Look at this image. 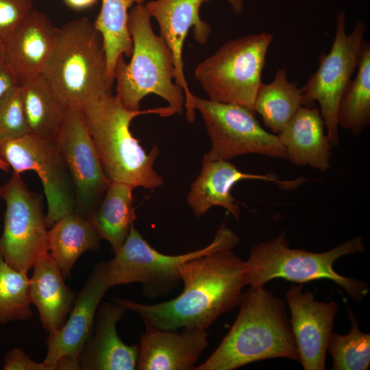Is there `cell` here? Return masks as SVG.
Segmentation results:
<instances>
[{
    "mask_svg": "<svg viewBox=\"0 0 370 370\" xmlns=\"http://www.w3.org/2000/svg\"><path fill=\"white\" fill-rule=\"evenodd\" d=\"M20 90L29 133L54 139L69 108L67 101L43 74L21 80Z\"/></svg>",
    "mask_w": 370,
    "mask_h": 370,
    "instance_id": "23",
    "label": "cell"
},
{
    "mask_svg": "<svg viewBox=\"0 0 370 370\" xmlns=\"http://www.w3.org/2000/svg\"><path fill=\"white\" fill-rule=\"evenodd\" d=\"M303 285L291 286L286 293L290 323L299 362L304 370H324L328 340L338 312L335 301L321 302Z\"/></svg>",
    "mask_w": 370,
    "mask_h": 370,
    "instance_id": "14",
    "label": "cell"
},
{
    "mask_svg": "<svg viewBox=\"0 0 370 370\" xmlns=\"http://www.w3.org/2000/svg\"><path fill=\"white\" fill-rule=\"evenodd\" d=\"M366 23L359 21L350 34L346 31V14L336 15L334 38L328 53H322L319 64L301 88L304 106L319 104L327 136L333 147L338 144L337 112L341 97L357 68L364 43Z\"/></svg>",
    "mask_w": 370,
    "mask_h": 370,
    "instance_id": "9",
    "label": "cell"
},
{
    "mask_svg": "<svg viewBox=\"0 0 370 370\" xmlns=\"http://www.w3.org/2000/svg\"><path fill=\"white\" fill-rule=\"evenodd\" d=\"M3 370H56L50 365L37 362L32 360L23 349L14 348L8 352L5 357Z\"/></svg>",
    "mask_w": 370,
    "mask_h": 370,
    "instance_id": "33",
    "label": "cell"
},
{
    "mask_svg": "<svg viewBox=\"0 0 370 370\" xmlns=\"http://www.w3.org/2000/svg\"><path fill=\"white\" fill-rule=\"evenodd\" d=\"M210 1V0H205V1ZM225 1H227L229 3L232 10L234 12L235 14H240L242 13L244 8L243 0H225Z\"/></svg>",
    "mask_w": 370,
    "mask_h": 370,
    "instance_id": "36",
    "label": "cell"
},
{
    "mask_svg": "<svg viewBox=\"0 0 370 370\" xmlns=\"http://www.w3.org/2000/svg\"><path fill=\"white\" fill-rule=\"evenodd\" d=\"M32 10V0H0V41L5 43Z\"/></svg>",
    "mask_w": 370,
    "mask_h": 370,
    "instance_id": "32",
    "label": "cell"
},
{
    "mask_svg": "<svg viewBox=\"0 0 370 370\" xmlns=\"http://www.w3.org/2000/svg\"><path fill=\"white\" fill-rule=\"evenodd\" d=\"M338 127L354 136L360 135L370 123V45L364 42L357 65V73L344 91L337 112Z\"/></svg>",
    "mask_w": 370,
    "mask_h": 370,
    "instance_id": "28",
    "label": "cell"
},
{
    "mask_svg": "<svg viewBox=\"0 0 370 370\" xmlns=\"http://www.w3.org/2000/svg\"><path fill=\"white\" fill-rule=\"evenodd\" d=\"M30 278L10 267L0 254V323L31 317Z\"/></svg>",
    "mask_w": 370,
    "mask_h": 370,
    "instance_id": "29",
    "label": "cell"
},
{
    "mask_svg": "<svg viewBox=\"0 0 370 370\" xmlns=\"http://www.w3.org/2000/svg\"><path fill=\"white\" fill-rule=\"evenodd\" d=\"M262 180L277 183L281 188L292 189L306 181V178L282 180L273 174H255L240 171L229 160H203L201 171L190 184L187 202L197 217L205 214L214 206L226 209L236 220L241 210L232 195V189L243 180Z\"/></svg>",
    "mask_w": 370,
    "mask_h": 370,
    "instance_id": "16",
    "label": "cell"
},
{
    "mask_svg": "<svg viewBox=\"0 0 370 370\" xmlns=\"http://www.w3.org/2000/svg\"><path fill=\"white\" fill-rule=\"evenodd\" d=\"M58 30L44 13L32 10L4 43L5 62L21 80L42 74Z\"/></svg>",
    "mask_w": 370,
    "mask_h": 370,
    "instance_id": "20",
    "label": "cell"
},
{
    "mask_svg": "<svg viewBox=\"0 0 370 370\" xmlns=\"http://www.w3.org/2000/svg\"><path fill=\"white\" fill-rule=\"evenodd\" d=\"M81 110L103 172L110 182L145 189L162 184L163 178L154 169L158 147L154 145L147 152L133 136L130 125L134 118L143 114L173 115V108L132 110L125 108L116 95L108 93Z\"/></svg>",
    "mask_w": 370,
    "mask_h": 370,
    "instance_id": "3",
    "label": "cell"
},
{
    "mask_svg": "<svg viewBox=\"0 0 370 370\" xmlns=\"http://www.w3.org/2000/svg\"><path fill=\"white\" fill-rule=\"evenodd\" d=\"M65 4L73 10H82L93 6L97 0H63Z\"/></svg>",
    "mask_w": 370,
    "mask_h": 370,
    "instance_id": "35",
    "label": "cell"
},
{
    "mask_svg": "<svg viewBox=\"0 0 370 370\" xmlns=\"http://www.w3.org/2000/svg\"><path fill=\"white\" fill-rule=\"evenodd\" d=\"M54 140L74 186L75 212L88 219L110 181L103 172L81 109L69 106Z\"/></svg>",
    "mask_w": 370,
    "mask_h": 370,
    "instance_id": "13",
    "label": "cell"
},
{
    "mask_svg": "<svg viewBox=\"0 0 370 370\" xmlns=\"http://www.w3.org/2000/svg\"><path fill=\"white\" fill-rule=\"evenodd\" d=\"M0 158L13 172L35 171L47 199L46 225L50 228L62 217L74 212V186L54 139L28 134L0 145Z\"/></svg>",
    "mask_w": 370,
    "mask_h": 370,
    "instance_id": "12",
    "label": "cell"
},
{
    "mask_svg": "<svg viewBox=\"0 0 370 370\" xmlns=\"http://www.w3.org/2000/svg\"><path fill=\"white\" fill-rule=\"evenodd\" d=\"M304 105L301 88L289 82L286 69L281 68L276 71L271 82H262L254 110L260 115L267 127L278 134Z\"/></svg>",
    "mask_w": 370,
    "mask_h": 370,
    "instance_id": "26",
    "label": "cell"
},
{
    "mask_svg": "<svg viewBox=\"0 0 370 370\" xmlns=\"http://www.w3.org/2000/svg\"><path fill=\"white\" fill-rule=\"evenodd\" d=\"M9 165L0 158V171H8L10 169Z\"/></svg>",
    "mask_w": 370,
    "mask_h": 370,
    "instance_id": "38",
    "label": "cell"
},
{
    "mask_svg": "<svg viewBox=\"0 0 370 370\" xmlns=\"http://www.w3.org/2000/svg\"><path fill=\"white\" fill-rule=\"evenodd\" d=\"M207 330L147 328L138 345L136 369L191 370L208 345Z\"/></svg>",
    "mask_w": 370,
    "mask_h": 370,
    "instance_id": "18",
    "label": "cell"
},
{
    "mask_svg": "<svg viewBox=\"0 0 370 370\" xmlns=\"http://www.w3.org/2000/svg\"><path fill=\"white\" fill-rule=\"evenodd\" d=\"M125 310L114 301L99 304L92 330L79 356L81 369H136L138 345L124 343L116 332V323Z\"/></svg>",
    "mask_w": 370,
    "mask_h": 370,
    "instance_id": "19",
    "label": "cell"
},
{
    "mask_svg": "<svg viewBox=\"0 0 370 370\" xmlns=\"http://www.w3.org/2000/svg\"><path fill=\"white\" fill-rule=\"evenodd\" d=\"M195 110L199 112L211 142L205 160H230L250 153L287 159L278 136L265 130L247 108L194 95Z\"/></svg>",
    "mask_w": 370,
    "mask_h": 370,
    "instance_id": "10",
    "label": "cell"
},
{
    "mask_svg": "<svg viewBox=\"0 0 370 370\" xmlns=\"http://www.w3.org/2000/svg\"><path fill=\"white\" fill-rule=\"evenodd\" d=\"M21 84V79L4 62L0 66V101L14 88Z\"/></svg>",
    "mask_w": 370,
    "mask_h": 370,
    "instance_id": "34",
    "label": "cell"
},
{
    "mask_svg": "<svg viewBox=\"0 0 370 370\" xmlns=\"http://www.w3.org/2000/svg\"><path fill=\"white\" fill-rule=\"evenodd\" d=\"M362 238L354 237L324 252H312L289 247L285 232L273 239L254 245L247 263V282L250 286H264L276 278L302 284L326 279L343 287L356 301L369 292L360 280L343 276L334 269L341 257L363 252Z\"/></svg>",
    "mask_w": 370,
    "mask_h": 370,
    "instance_id": "6",
    "label": "cell"
},
{
    "mask_svg": "<svg viewBox=\"0 0 370 370\" xmlns=\"http://www.w3.org/2000/svg\"><path fill=\"white\" fill-rule=\"evenodd\" d=\"M42 74L71 107L82 109L112 93L103 38L93 22L82 17L59 28Z\"/></svg>",
    "mask_w": 370,
    "mask_h": 370,
    "instance_id": "5",
    "label": "cell"
},
{
    "mask_svg": "<svg viewBox=\"0 0 370 370\" xmlns=\"http://www.w3.org/2000/svg\"><path fill=\"white\" fill-rule=\"evenodd\" d=\"M100 240L89 220L74 212L58 219L47 231L48 252L67 278L78 258L97 249Z\"/></svg>",
    "mask_w": 370,
    "mask_h": 370,
    "instance_id": "25",
    "label": "cell"
},
{
    "mask_svg": "<svg viewBox=\"0 0 370 370\" xmlns=\"http://www.w3.org/2000/svg\"><path fill=\"white\" fill-rule=\"evenodd\" d=\"M238 243V236L223 223L207 246L186 254L167 255L152 247L133 225L114 258L103 262L105 278L110 287L139 282L146 297L164 296L179 285L180 269L185 262L212 252L233 249Z\"/></svg>",
    "mask_w": 370,
    "mask_h": 370,
    "instance_id": "7",
    "label": "cell"
},
{
    "mask_svg": "<svg viewBox=\"0 0 370 370\" xmlns=\"http://www.w3.org/2000/svg\"><path fill=\"white\" fill-rule=\"evenodd\" d=\"M33 268L31 301L38 310L43 328L53 334L66 321L76 296L64 282L61 269L49 252Z\"/></svg>",
    "mask_w": 370,
    "mask_h": 370,
    "instance_id": "22",
    "label": "cell"
},
{
    "mask_svg": "<svg viewBox=\"0 0 370 370\" xmlns=\"http://www.w3.org/2000/svg\"><path fill=\"white\" fill-rule=\"evenodd\" d=\"M134 188L123 182H110L99 206L88 218L99 238L110 243L114 253L134 225Z\"/></svg>",
    "mask_w": 370,
    "mask_h": 370,
    "instance_id": "24",
    "label": "cell"
},
{
    "mask_svg": "<svg viewBox=\"0 0 370 370\" xmlns=\"http://www.w3.org/2000/svg\"><path fill=\"white\" fill-rule=\"evenodd\" d=\"M287 160L297 166H310L320 171L330 169L331 144L319 108L302 106L277 134Z\"/></svg>",
    "mask_w": 370,
    "mask_h": 370,
    "instance_id": "21",
    "label": "cell"
},
{
    "mask_svg": "<svg viewBox=\"0 0 370 370\" xmlns=\"http://www.w3.org/2000/svg\"><path fill=\"white\" fill-rule=\"evenodd\" d=\"M273 39L271 34L262 32L230 40L199 62L194 75L208 99L237 104L254 112L256 97Z\"/></svg>",
    "mask_w": 370,
    "mask_h": 370,
    "instance_id": "8",
    "label": "cell"
},
{
    "mask_svg": "<svg viewBox=\"0 0 370 370\" xmlns=\"http://www.w3.org/2000/svg\"><path fill=\"white\" fill-rule=\"evenodd\" d=\"M145 0H101L100 11L93 22L101 35L106 56L107 77L114 83V68L119 58L130 57L132 40L128 29V15L132 6Z\"/></svg>",
    "mask_w": 370,
    "mask_h": 370,
    "instance_id": "27",
    "label": "cell"
},
{
    "mask_svg": "<svg viewBox=\"0 0 370 370\" xmlns=\"http://www.w3.org/2000/svg\"><path fill=\"white\" fill-rule=\"evenodd\" d=\"M180 273L184 288L171 300L153 304L119 297L112 300L138 314L147 328L208 330L222 314L238 306L247 285L246 261L232 249L188 260Z\"/></svg>",
    "mask_w": 370,
    "mask_h": 370,
    "instance_id": "1",
    "label": "cell"
},
{
    "mask_svg": "<svg viewBox=\"0 0 370 370\" xmlns=\"http://www.w3.org/2000/svg\"><path fill=\"white\" fill-rule=\"evenodd\" d=\"M352 323L346 334L331 333L327 351L333 360V370H367L370 365V334L359 330L358 321L348 307Z\"/></svg>",
    "mask_w": 370,
    "mask_h": 370,
    "instance_id": "30",
    "label": "cell"
},
{
    "mask_svg": "<svg viewBox=\"0 0 370 370\" xmlns=\"http://www.w3.org/2000/svg\"><path fill=\"white\" fill-rule=\"evenodd\" d=\"M5 62V44L0 41V66Z\"/></svg>",
    "mask_w": 370,
    "mask_h": 370,
    "instance_id": "37",
    "label": "cell"
},
{
    "mask_svg": "<svg viewBox=\"0 0 370 370\" xmlns=\"http://www.w3.org/2000/svg\"><path fill=\"white\" fill-rule=\"evenodd\" d=\"M0 197L6 206L0 254L10 267L28 273L48 253L42 197L29 190L21 174L13 172L0 186Z\"/></svg>",
    "mask_w": 370,
    "mask_h": 370,
    "instance_id": "11",
    "label": "cell"
},
{
    "mask_svg": "<svg viewBox=\"0 0 370 370\" xmlns=\"http://www.w3.org/2000/svg\"><path fill=\"white\" fill-rule=\"evenodd\" d=\"M239 312L227 335L196 370H233L262 360L299 362L284 301L264 286L243 292Z\"/></svg>",
    "mask_w": 370,
    "mask_h": 370,
    "instance_id": "2",
    "label": "cell"
},
{
    "mask_svg": "<svg viewBox=\"0 0 370 370\" xmlns=\"http://www.w3.org/2000/svg\"><path fill=\"white\" fill-rule=\"evenodd\" d=\"M110 288L104 275L103 262L99 263L76 295L68 319L59 330L47 338L45 363L56 370L57 362L63 357L79 360L82 350L92 330L100 301Z\"/></svg>",
    "mask_w": 370,
    "mask_h": 370,
    "instance_id": "17",
    "label": "cell"
},
{
    "mask_svg": "<svg viewBox=\"0 0 370 370\" xmlns=\"http://www.w3.org/2000/svg\"><path fill=\"white\" fill-rule=\"evenodd\" d=\"M28 134L19 85L0 101V145Z\"/></svg>",
    "mask_w": 370,
    "mask_h": 370,
    "instance_id": "31",
    "label": "cell"
},
{
    "mask_svg": "<svg viewBox=\"0 0 370 370\" xmlns=\"http://www.w3.org/2000/svg\"><path fill=\"white\" fill-rule=\"evenodd\" d=\"M151 18L143 4L132 6L129 12L132 52L129 62L123 56L116 62V95L125 108L138 110L143 99L155 94L167 101L175 113L182 114L184 92L175 82L173 55L164 39L153 30Z\"/></svg>",
    "mask_w": 370,
    "mask_h": 370,
    "instance_id": "4",
    "label": "cell"
},
{
    "mask_svg": "<svg viewBox=\"0 0 370 370\" xmlns=\"http://www.w3.org/2000/svg\"><path fill=\"white\" fill-rule=\"evenodd\" d=\"M205 0H153L145 5L151 17L158 23L160 36L170 49L174 60L175 82L184 92V107L186 119L193 123L195 110L191 92L184 71L183 47L188 32L193 29L196 42L203 45L208 42L211 33L210 26L199 14Z\"/></svg>",
    "mask_w": 370,
    "mask_h": 370,
    "instance_id": "15",
    "label": "cell"
}]
</instances>
